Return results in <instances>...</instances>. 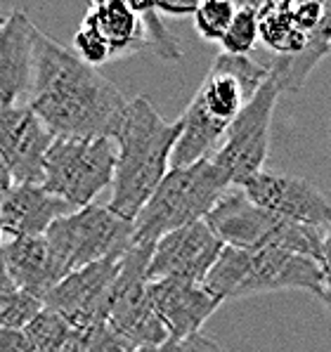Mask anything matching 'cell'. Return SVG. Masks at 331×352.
<instances>
[{"label": "cell", "mask_w": 331, "mask_h": 352, "mask_svg": "<svg viewBox=\"0 0 331 352\" xmlns=\"http://www.w3.org/2000/svg\"><path fill=\"white\" fill-rule=\"evenodd\" d=\"M128 102L109 78L38 31L26 107L52 138H111Z\"/></svg>", "instance_id": "cell-1"}, {"label": "cell", "mask_w": 331, "mask_h": 352, "mask_svg": "<svg viewBox=\"0 0 331 352\" xmlns=\"http://www.w3.org/2000/svg\"><path fill=\"white\" fill-rule=\"evenodd\" d=\"M180 130V121H164L147 97H135L128 102L118 128L111 135L116 144L114 194L107 206L111 213L133 223L171 170V154Z\"/></svg>", "instance_id": "cell-2"}, {"label": "cell", "mask_w": 331, "mask_h": 352, "mask_svg": "<svg viewBox=\"0 0 331 352\" xmlns=\"http://www.w3.org/2000/svg\"><path fill=\"white\" fill-rule=\"evenodd\" d=\"M204 289L220 302L273 291H310L319 296L324 279L317 260L298 253L279 248L242 251L222 246L218 260L206 274Z\"/></svg>", "instance_id": "cell-3"}, {"label": "cell", "mask_w": 331, "mask_h": 352, "mask_svg": "<svg viewBox=\"0 0 331 352\" xmlns=\"http://www.w3.org/2000/svg\"><path fill=\"white\" fill-rule=\"evenodd\" d=\"M230 187V180L211 159L171 168L135 215L133 246H154L161 236L204 220Z\"/></svg>", "instance_id": "cell-4"}, {"label": "cell", "mask_w": 331, "mask_h": 352, "mask_svg": "<svg viewBox=\"0 0 331 352\" xmlns=\"http://www.w3.org/2000/svg\"><path fill=\"white\" fill-rule=\"evenodd\" d=\"M209 230L218 236L222 246L258 251V248H279L319 260L322 232L294 225L270 210L248 201L246 194L227 192L204 218Z\"/></svg>", "instance_id": "cell-5"}, {"label": "cell", "mask_w": 331, "mask_h": 352, "mask_svg": "<svg viewBox=\"0 0 331 352\" xmlns=\"http://www.w3.org/2000/svg\"><path fill=\"white\" fill-rule=\"evenodd\" d=\"M116 144L111 138H55L45 154L43 189L74 210L95 204L114 182Z\"/></svg>", "instance_id": "cell-6"}, {"label": "cell", "mask_w": 331, "mask_h": 352, "mask_svg": "<svg viewBox=\"0 0 331 352\" xmlns=\"http://www.w3.org/2000/svg\"><path fill=\"white\" fill-rule=\"evenodd\" d=\"M43 236L69 274L100 260H121L133 248V223L90 204L55 220Z\"/></svg>", "instance_id": "cell-7"}, {"label": "cell", "mask_w": 331, "mask_h": 352, "mask_svg": "<svg viewBox=\"0 0 331 352\" xmlns=\"http://www.w3.org/2000/svg\"><path fill=\"white\" fill-rule=\"evenodd\" d=\"M151 248L154 246H133L123 256L107 312V327L130 350L151 348L168 340L164 324L156 317L149 298L147 265Z\"/></svg>", "instance_id": "cell-8"}, {"label": "cell", "mask_w": 331, "mask_h": 352, "mask_svg": "<svg viewBox=\"0 0 331 352\" xmlns=\"http://www.w3.org/2000/svg\"><path fill=\"white\" fill-rule=\"evenodd\" d=\"M277 97H279V88L270 76L237 113L218 151L211 156V161L220 168L230 185L242 187L263 170L270 151V123H273Z\"/></svg>", "instance_id": "cell-9"}, {"label": "cell", "mask_w": 331, "mask_h": 352, "mask_svg": "<svg viewBox=\"0 0 331 352\" xmlns=\"http://www.w3.org/2000/svg\"><path fill=\"white\" fill-rule=\"evenodd\" d=\"M121 260H100L69 272L43 298V307L59 315L72 329L107 322L114 284L121 272Z\"/></svg>", "instance_id": "cell-10"}, {"label": "cell", "mask_w": 331, "mask_h": 352, "mask_svg": "<svg viewBox=\"0 0 331 352\" xmlns=\"http://www.w3.org/2000/svg\"><path fill=\"white\" fill-rule=\"evenodd\" d=\"M248 201L279 215L294 225L327 232L331 223V201L312 182L275 170H260L239 187Z\"/></svg>", "instance_id": "cell-11"}, {"label": "cell", "mask_w": 331, "mask_h": 352, "mask_svg": "<svg viewBox=\"0 0 331 352\" xmlns=\"http://www.w3.org/2000/svg\"><path fill=\"white\" fill-rule=\"evenodd\" d=\"M220 251L222 243L204 220L180 227L154 243L147 265V281L187 279L204 284Z\"/></svg>", "instance_id": "cell-12"}, {"label": "cell", "mask_w": 331, "mask_h": 352, "mask_svg": "<svg viewBox=\"0 0 331 352\" xmlns=\"http://www.w3.org/2000/svg\"><path fill=\"white\" fill-rule=\"evenodd\" d=\"M52 140L50 130L26 104L0 102V159L12 175V185H41Z\"/></svg>", "instance_id": "cell-13"}, {"label": "cell", "mask_w": 331, "mask_h": 352, "mask_svg": "<svg viewBox=\"0 0 331 352\" xmlns=\"http://www.w3.org/2000/svg\"><path fill=\"white\" fill-rule=\"evenodd\" d=\"M149 298L171 340L202 333L206 319L220 307V300L211 296L204 284H194L187 279L149 281Z\"/></svg>", "instance_id": "cell-14"}, {"label": "cell", "mask_w": 331, "mask_h": 352, "mask_svg": "<svg viewBox=\"0 0 331 352\" xmlns=\"http://www.w3.org/2000/svg\"><path fill=\"white\" fill-rule=\"evenodd\" d=\"M38 29L26 12L8 14L0 26V102L26 104L34 83V43Z\"/></svg>", "instance_id": "cell-15"}, {"label": "cell", "mask_w": 331, "mask_h": 352, "mask_svg": "<svg viewBox=\"0 0 331 352\" xmlns=\"http://www.w3.org/2000/svg\"><path fill=\"white\" fill-rule=\"evenodd\" d=\"M74 213L67 201L43 185H12L0 197V234L5 239L43 236L55 220Z\"/></svg>", "instance_id": "cell-16"}, {"label": "cell", "mask_w": 331, "mask_h": 352, "mask_svg": "<svg viewBox=\"0 0 331 352\" xmlns=\"http://www.w3.org/2000/svg\"><path fill=\"white\" fill-rule=\"evenodd\" d=\"M3 251L14 289L38 298L41 302L59 281L67 277L52 248L47 246L45 236L5 239Z\"/></svg>", "instance_id": "cell-17"}, {"label": "cell", "mask_w": 331, "mask_h": 352, "mask_svg": "<svg viewBox=\"0 0 331 352\" xmlns=\"http://www.w3.org/2000/svg\"><path fill=\"white\" fill-rule=\"evenodd\" d=\"M81 24L90 26L109 45L111 59L121 55L145 50V24L142 17L126 0H100L92 3L81 19Z\"/></svg>", "instance_id": "cell-18"}, {"label": "cell", "mask_w": 331, "mask_h": 352, "mask_svg": "<svg viewBox=\"0 0 331 352\" xmlns=\"http://www.w3.org/2000/svg\"><path fill=\"white\" fill-rule=\"evenodd\" d=\"M331 52V3H324V17L317 24V29L310 34V41L298 55L291 57H275L270 64V76L275 78L279 93H298L303 83L319 59L327 57Z\"/></svg>", "instance_id": "cell-19"}, {"label": "cell", "mask_w": 331, "mask_h": 352, "mask_svg": "<svg viewBox=\"0 0 331 352\" xmlns=\"http://www.w3.org/2000/svg\"><path fill=\"white\" fill-rule=\"evenodd\" d=\"M258 38L277 57H291L308 45L310 34L298 26L291 3H265L258 5Z\"/></svg>", "instance_id": "cell-20"}, {"label": "cell", "mask_w": 331, "mask_h": 352, "mask_svg": "<svg viewBox=\"0 0 331 352\" xmlns=\"http://www.w3.org/2000/svg\"><path fill=\"white\" fill-rule=\"evenodd\" d=\"M258 43V5H242L235 10L220 45L225 55L248 57Z\"/></svg>", "instance_id": "cell-21"}, {"label": "cell", "mask_w": 331, "mask_h": 352, "mask_svg": "<svg viewBox=\"0 0 331 352\" xmlns=\"http://www.w3.org/2000/svg\"><path fill=\"white\" fill-rule=\"evenodd\" d=\"M135 12L142 17L145 24V50L154 52L161 59H182V50L178 45V38L171 36V31L166 29V24L161 21L159 12H156L154 3H130Z\"/></svg>", "instance_id": "cell-22"}, {"label": "cell", "mask_w": 331, "mask_h": 352, "mask_svg": "<svg viewBox=\"0 0 331 352\" xmlns=\"http://www.w3.org/2000/svg\"><path fill=\"white\" fill-rule=\"evenodd\" d=\"M74 329L52 310L43 307L38 315L24 327L26 338L31 340L36 352H59Z\"/></svg>", "instance_id": "cell-23"}, {"label": "cell", "mask_w": 331, "mask_h": 352, "mask_svg": "<svg viewBox=\"0 0 331 352\" xmlns=\"http://www.w3.org/2000/svg\"><path fill=\"white\" fill-rule=\"evenodd\" d=\"M59 352H133L107 327V322L85 329H74Z\"/></svg>", "instance_id": "cell-24"}, {"label": "cell", "mask_w": 331, "mask_h": 352, "mask_svg": "<svg viewBox=\"0 0 331 352\" xmlns=\"http://www.w3.org/2000/svg\"><path fill=\"white\" fill-rule=\"evenodd\" d=\"M235 5L227 3V0H206V3H199L192 14L194 29H197V34L204 41L220 43L232 17H235Z\"/></svg>", "instance_id": "cell-25"}, {"label": "cell", "mask_w": 331, "mask_h": 352, "mask_svg": "<svg viewBox=\"0 0 331 352\" xmlns=\"http://www.w3.org/2000/svg\"><path fill=\"white\" fill-rule=\"evenodd\" d=\"M41 310L43 302L24 291H0V327L3 329H24Z\"/></svg>", "instance_id": "cell-26"}, {"label": "cell", "mask_w": 331, "mask_h": 352, "mask_svg": "<svg viewBox=\"0 0 331 352\" xmlns=\"http://www.w3.org/2000/svg\"><path fill=\"white\" fill-rule=\"evenodd\" d=\"M72 52L81 59V62L88 64V67H92V69H97L100 64H105L111 59L109 45L102 41L95 29H90V26H85V24H81L78 29H76Z\"/></svg>", "instance_id": "cell-27"}, {"label": "cell", "mask_w": 331, "mask_h": 352, "mask_svg": "<svg viewBox=\"0 0 331 352\" xmlns=\"http://www.w3.org/2000/svg\"><path fill=\"white\" fill-rule=\"evenodd\" d=\"M133 352H222V348L213 338L204 333H192L180 340H164L161 345H151V348H140Z\"/></svg>", "instance_id": "cell-28"}, {"label": "cell", "mask_w": 331, "mask_h": 352, "mask_svg": "<svg viewBox=\"0 0 331 352\" xmlns=\"http://www.w3.org/2000/svg\"><path fill=\"white\" fill-rule=\"evenodd\" d=\"M0 352H36L24 329H3L0 327Z\"/></svg>", "instance_id": "cell-29"}, {"label": "cell", "mask_w": 331, "mask_h": 352, "mask_svg": "<svg viewBox=\"0 0 331 352\" xmlns=\"http://www.w3.org/2000/svg\"><path fill=\"white\" fill-rule=\"evenodd\" d=\"M319 270H322V279H324V289L331 286V223L327 227V232L322 234V246H319Z\"/></svg>", "instance_id": "cell-30"}, {"label": "cell", "mask_w": 331, "mask_h": 352, "mask_svg": "<svg viewBox=\"0 0 331 352\" xmlns=\"http://www.w3.org/2000/svg\"><path fill=\"white\" fill-rule=\"evenodd\" d=\"M154 8L159 14H171V17H184V14H189V17H192L197 5L194 3H154Z\"/></svg>", "instance_id": "cell-31"}, {"label": "cell", "mask_w": 331, "mask_h": 352, "mask_svg": "<svg viewBox=\"0 0 331 352\" xmlns=\"http://www.w3.org/2000/svg\"><path fill=\"white\" fill-rule=\"evenodd\" d=\"M0 291H14V284L10 279L8 263H5V251H3V236H0Z\"/></svg>", "instance_id": "cell-32"}, {"label": "cell", "mask_w": 331, "mask_h": 352, "mask_svg": "<svg viewBox=\"0 0 331 352\" xmlns=\"http://www.w3.org/2000/svg\"><path fill=\"white\" fill-rule=\"evenodd\" d=\"M12 187V175H10L8 166H5V161L0 159V197H3L8 189Z\"/></svg>", "instance_id": "cell-33"}, {"label": "cell", "mask_w": 331, "mask_h": 352, "mask_svg": "<svg viewBox=\"0 0 331 352\" xmlns=\"http://www.w3.org/2000/svg\"><path fill=\"white\" fill-rule=\"evenodd\" d=\"M319 298H322V302L327 305V310L331 312V286H327V289H322V294H319Z\"/></svg>", "instance_id": "cell-34"}, {"label": "cell", "mask_w": 331, "mask_h": 352, "mask_svg": "<svg viewBox=\"0 0 331 352\" xmlns=\"http://www.w3.org/2000/svg\"><path fill=\"white\" fill-rule=\"evenodd\" d=\"M5 21H8V14H3V12H0V26H3Z\"/></svg>", "instance_id": "cell-35"}, {"label": "cell", "mask_w": 331, "mask_h": 352, "mask_svg": "<svg viewBox=\"0 0 331 352\" xmlns=\"http://www.w3.org/2000/svg\"><path fill=\"white\" fill-rule=\"evenodd\" d=\"M329 133H331V118H329Z\"/></svg>", "instance_id": "cell-36"}, {"label": "cell", "mask_w": 331, "mask_h": 352, "mask_svg": "<svg viewBox=\"0 0 331 352\" xmlns=\"http://www.w3.org/2000/svg\"><path fill=\"white\" fill-rule=\"evenodd\" d=\"M0 236H3V234H0Z\"/></svg>", "instance_id": "cell-37"}]
</instances>
